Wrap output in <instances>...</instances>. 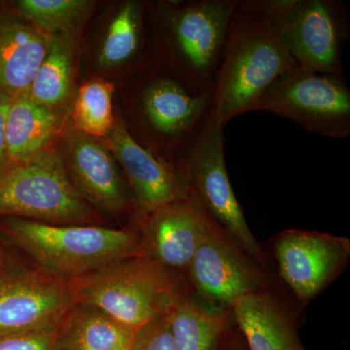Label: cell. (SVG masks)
Instances as JSON below:
<instances>
[{
  "label": "cell",
  "instance_id": "obj_1",
  "mask_svg": "<svg viewBox=\"0 0 350 350\" xmlns=\"http://www.w3.org/2000/svg\"><path fill=\"white\" fill-rule=\"evenodd\" d=\"M291 1L239 0L234 7L209 109L224 128L250 112L273 83L298 68L282 29Z\"/></svg>",
  "mask_w": 350,
  "mask_h": 350
},
{
  "label": "cell",
  "instance_id": "obj_2",
  "mask_svg": "<svg viewBox=\"0 0 350 350\" xmlns=\"http://www.w3.org/2000/svg\"><path fill=\"white\" fill-rule=\"evenodd\" d=\"M0 239L27 254L38 268L68 282L142 254L139 232L103 225L0 218Z\"/></svg>",
  "mask_w": 350,
  "mask_h": 350
},
{
  "label": "cell",
  "instance_id": "obj_3",
  "mask_svg": "<svg viewBox=\"0 0 350 350\" xmlns=\"http://www.w3.org/2000/svg\"><path fill=\"white\" fill-rule=\"evenodd\" d=\"M239 0H192L157 4L163 53L174 78L191 92L211 94L228 27Z\"/></svg>",
  "mask_w": 350,
  "mask_h": 350
},
{
  "label": "cell",
  "instance_id": "obj_4",
  "mask_svg": "<svg viewBox=\"0 0 350 350\" xmlns=\"http://www.w3.org/2000/svg\"><path fill=\"white\" fill-rule=\"evenodd\" d=\"M69 284L76 303L94 306L133 331L169 314L184 298L172 271L142 254L113 262Z\"/></svg>",
  "mask_w": 350,
  "mask_h": 350
},
{
  "label": "cell",
  "instance_id": "obj_5",
  "mask_svg": "<svg viewBox=\"0 0 350 350\" xmlns=\"http://www.w3.org/2000/svg\"><path fill=\"white\" fill-rule=\"evenodd\" d=\"M0 218L56 225H103V215L76 190L62 154L46 148L0 167Z\"/></svg>",
  "mask_w": 350,
  "mask_h": 350
},
{
  "label": "cell",
  "instance_id": "obj_6",
  "mask_svg": "<svg viewBox=\"0 0 350 350\" xmlns=\"http://www.w3.org/2000/svg\"><path fill=\"white\" fill-rule=\"evenodd\" d=\"M177 167L197 202L228 238L243 251L264 261V254L248 227L228 175L224 126L211 114L182 154Z\"/></svg>",
  "mask_w": 350,
  "mask_h": 350
},
{
  "label": "cell",
  "instance_id": "obj_7",
  "mask_svg": "<svg viewBox=\"0 0 350 350\" xmlns=\"http://www.w3.org/2000/svg\"><path fill=\"white\" fill-rule=\"evenodd\" d=\"M251 111L289 119L322 137L342 139L350 135V90L347 79L337 76L295 69L273 83Z\"/></svg>",
  "mask_w": 350,
  "mask_h": 350
},
{
  "label": "cell",
  "instance_id": "obj_8",
  "mask_svg": "<svg viewBox=\"0 0 350 350\" xmlns=\"http://www.w3.org/2000/svg\"><path fill=\"white\" fill-rule=\"evenodd\" d=\"M211 94L193 93L169 75L152 76L139 87L138 113L145 126L144 147L169 163H177L211 109ZM172 165V163H170Z\"/></svg>",
  "mask_w": 350,
  "mask_h": 350
},
{
  "label": "cell",
  "instance_id": "obj_9",
  "mask_svg": "<svg viewBox=\"0 0 350 350\" xmlns=\"http://www.w3.org/2000/svg\"><path fill=\"white\" fill-rule=\"evenodd\" d=\"M282 29L299 69L345 79L342 54L350 36V25L345 3L292 0Z\"/></svg>",
  "mask_w": 350,
  "mask_h": 350
},
{
  "label": "cell",
  "instance_id": "obj_10",
  "mask_svg": "<svg viewBox=\"0 0 350 350\" xmlns=\"http://www.w3.org/2000/svg\"><path fill=\"white\" fill-rule=\"evenodd\" d=\"M75 304L68 282L38 267L13 269L0 285V337L56 329Z\"/></svg>",
  "mask_w": 350,
  "mask_h": 350
},
{
  "label": "cell",
  "instance_id": "obj_11",
  "mask_svg": "<svg viewBox=\"0 0 350 350\" xmlns=\"http://www.w3.org/2000/svg\"><path fill=\"white\" fill-rule=\"evenodd\" d=\"M280 275L301 301H310L338 275L350 253L345 238L287 230L275 241Z\"/></svg>",
  "mask_w": 350,
  "mask_h": 350
},
{
  "label": "cell",
  "instance_id": "obj_12",
  "mask_svg": "<svg viewBox=\"0 0 350 350\" xmlns=\"http://www.w3.org/2000/svg\"><path fill=\"white\" fill-rule=\"evenodd\" d=\"M64 151L61 154L71 183L101 215L119 217L135 204L114 159L96 138L73 129L64 137Z\"/></svg>",
  "mask_w": 350,
  "mask_h": 350
},
{
  "label": "cell",
  "instance_id": "obj_13",
  "mask_svg": "<svg viewBox=\"0 0 350 350\" xmlns=\"http://www.w3.org/2000/svg\"><path fill=\"white\" fill-rule=\"evenodd\" d=\"M105 138L107 150L125 172L140 215L189 197L178 167L142 146L122 120H116Z\"/></svg>",
  "mask_w": 350,
  "mask_h": 350
},
{
  "label": "cell",
  "instance_id": "obj_14",
  "mask_svg": "<svg viewBox=\"0 0 350 350\" xmlns=\"http://www.w3.org/2000/svg\"><path fill=\"white\" fill-rule=\"evenodd\" d=\"M215 222L189 196L140 218L142 255L165 268L188 269L202 239Z\"/></svg>",
  "mask_w": 350,
  "mask_h": 350
},
{
  "label": "cell",
  "instance_id": "obj_15",
  "mask_svg": "<svg viewBox=\"0 0 350 350\" xmlns=\"http://www.w3.org/2000/svg\"><path fill=\"white\" fill-rule=\"evenodd\" d=\"M202 296L231 306L259 292L261 275L231 239L214 224L195 252L187 269Z\"/></svg>",
  "mask_w": 350,
  "mask_h": 350
},
{
  "label": "cell",
  "instance_id": "obj_16",
  "mask_svg": "<svg viewBox=\"0 0 350 350\" xmlns=\"http://www.w3.org/2000/svg\"><path fill=\"white\" fill-rule=\"evenodd\" d=\"M50 36L34 27L13 1L0 0V93H27L49 50Z\"/></svg>",
  "mask_w": 350,
  "mask_h": 350
},
{
  "label": "cell",
  "instance_id": "obj_17",
  "mask_svg": "<svg viewBox=\"0 0 350 350\" xmlns=\"http://www.w3.org/2000/svg\"><path fill=\"white\" fill-rule=\"evenodd\" d=\"M232 310L250 350H305L284 310L267 295L244 296Z\"/></svg>",
  "mask_w": 350,
  "mask_h": 350
},
{
  "label": "cell",
  "instance_id": "obj_18",
  "mask_svg": "<svg viewBox=\"0 0 350 350\" xmlns=\"http://www.w3.org/2000/svg\"><path fill=\"white\" fill-rule=\"evenodd\" d=\"M133 333L98 308L76 303L57 326L53 350H119L130 347Z\"/></svg>",
  "mask_w": 350,
  "mask_h": 350
},
{
  "label": "cell",
  "instance_id": "obj_19",
  "mask_svg": "<svg viewBox=\"0 0 350 350\" xmlns=\"http://www.w3.org/2000/svg\"><path fill=\"white\" fill-rule=\"evenodd\" d=\"M59 126L54 108L34 103L27 93L14 96L6 122L8 161L27 160L45 150Z\"/></svg>",
  "mask_w": 350,
  "mask_h": 350
},
{
  "label": "cell",
  "instance_id": "obj_20",
  "mask_svg": "<svg viewBox=\"0 0 350 350\" xmlns=\"http://www.w3.org/2000/svg\"><path fill=\"white\" fill-rule=\"evenodd\" d=\"M145 4L126 1L113 17L103 39L98 61L103 68H118L137 61L145 36Z\"/></svg>",
  "mask_w": 350,
  "mask_h": 350
},
{
  "label": "cell",
  "instance_id": "obj_21",
  "mask_svg": "<svg viewBox=\"0 0 350 350\" xmlns=\"http://www.w3.org/2000/svg\"><path fill=\"white\" fill-rule=\"evenodd\" d=\"M72 77L71 50L64 36L51 38L49 50L39 66L27 96L38 105L54 108L68 100Z\"/></svg>",
  "mask_w": 350,
  "mask_h": 350
},
{
  "label": "cell",
  "instance_id": "obj_22",
  "mask_svg": "<svg viewBox=\"0 0 350 350\" xmlns=\"http://www.w3.org/2000/svg\"><path fill=\"white\" fill-rule=\"evenodd\" d=\"M175 350H213L224 327L223 315L182 299L170 312Z\"/></svg>",
  "mask_w": 350,
  "mask_h": 350
},
{
  "label": "cell",
  "instance_id": "obj_23",
  "mask_svg": "<svg viewBox=\"0 0 350 350\" xmlns=\"http://www.w3.org/2000/svg\"><path fill=\"white\" fill-rule=\"evenodd\" d=\"M17 10L50 38L68 36L86 19L93 2L86 0H19Z\"/></svg>",
  "mask_w": 350,
  "mask_h": 350
},
{
  "label": "cell",
  "instance_id": "obj_24",
  "mask_svg": "<svg viewBox=\"0 0 350 350\" xmlns=\"http://www.w3.org/2000/svg\"><path fill=\"white\" fill-rule=\"evenodd\" d=\"M114 85L103 79H94L78 90L73 109L76 129L94 138L105 137L114 126L113 113Z\"/></svg>",
  "mask_w": 350,
  "mask_h": 350
},
{
  "label": "cell",
  "instance_id": "obj_25",
  "mask_svg": "<svg viewBox=\"0 0 350 350\" xmlns=\"http://www.w3.org/2000/svg\"><path fill=\"white\" fill-rule=\"evenodd\" d=\"M170 314L152 320L137 329L130 350H175Z\"/></svg>",
  "mask_w": 350,
  "mask_h": 350
},
{
  "label": "cell",
  "instance_id": "obj_26",
  "mask_svg": "<svg viewBox=\"0 0 350 350\" xmlns=\"http://www.w3.org/2000/svg\"><path fill=\"white\" fill-rule=\"evenodd\" d=\"M57 328L22 335L2 336L0 350H53Z\"/></svg>",
  "mask_w": 350,
  "mask_h": 350
},
{
  "label": "cell",
  "instance_id": "obj_27",
  "mask_svg": "<svg viewBox=\"0 0 350 350\" xmlns=\"http://www.w3.org/2000/svg\"><path fill=\"white\" fill-rule=\"evenodd\" d=\"M13 96L0 93V167L8 161L6 146V122Z\"/></svg>",
  "mask_w": 350,
  "mask_h": 350
},
{
  "label": "cell",
  "instance_id": "obj_28",
  "mask_svg": "<svg viewBox=\"0 0 350 350\" xmlns=\"http://www.w3.org/2000/svg\"><path fill=\"white\" fill-rule=\"evenodd\" d=\"M13 268L9 264L8 258L6 254L0 255V285L8 278L13 271Z\"/></svg>",
  "mask_w": 350,
  "mask_h": 350
},
{
  "label": "cell",
  "instance_id": "obj_29",
  "mask_svg": "<svg viewBox=\"0 0 350 350\" xmlns=\"http://www.w3.org/2000/svg\"><path fill=\"white\" fill-rule=\"evenodd\" d=\"M4 254H6V253L4 252L3 248H2L1 244H0V255Z\"/></svg>",
  "mask_w": 350,
  "mask_h": 350
},
{
  "label": "cell",
  "instance_id": "obj_30",
  "mask_svg": "<svg viewBox=\"0 0 350 350\" xmlns=\"http://www.w3.org/2000/svg\"><path fill=\"white\" fill-rule=\"evenodd\" d=\"M130 347H131V345H130ZM130 347H125V349H119V350H130Z\"/></svg>",
  "mask_w": 350,
  "mask_h": 350
}]
</instances>
